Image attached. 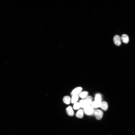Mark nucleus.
Wrapping results in <instances>:
<instances>
[{"label": "nucleus", "instance_id": "nucleus-1", "mask_svg": "<svg viewBox=\"0 0 135 135\" xmlns=\"http://www.w3.org/2000/svg\"><path fill=\"white\" fill-rule=\"evenodd\" d=\"M83 111L84 113L87 115H92L94 112L93 108L90 105L87 106L84 108Z\"/></svg>", "mask_w": 135, "mask_h": 135}, {"label": "nucleus", "instance_id": "nucleus-2", "mask_svg": "<svg viewBox=\"0 0 135 135\" xmlns=\"http://www.w3.org/2000/svg\"><path fill=\"white\" fill-rule=\"evenodd\" d=\"M94 115L97 120H100L103 117V113L102 111L99 109H96L94 111Z\"/></svg>", "mask_w": 135, "mask_h": 135}, {"label": "nucleus", "instance_id": "nucleus-3", "mask_svg": "<svg viewBox=\"0 0 135 135\" xmlns=\"http://www.w3.org/2000/svg\"><path fill=\"white\" fill-rule=\"evenodd\" d=\"M113 40L115 44L117 46L120 45L121 44V39L120 36L118 35L115 36L113 38Z\"/></svg>", "mask_w": 135, "mask_h": 135}, {"label": "nucleus", "instance_id": "nucleus-4", "mask_svg": "<svg viewBox=\"0 0 135 135\" xmlns=\"http://www.w3.org/2000/svg\"><path fill=\"white\" fill-rule=\"evenodd\" d=\"M82 88L81 87H78L75 88L71 92V95H77L80 93L81 92Z\"/></svg>", "mask_w": 135, "mask_h": 135}, {"label": "nucleus", "instance_id": "nucleus-5", "mask_svg": "<svg viewBox=\"0 0 135 135\" xmlns=\"http://www.w3.org/2000/svg\"><path fill=\"white\" fill-rule=\"evenodd\" d=\"M66 111L67 114L70 116H72L74 115V113L72 108L71 106L66 108Z\"/></svg>", "mask_w": 135, "mask_h": 135}, {"label": "nucleus", "instance_id": "nucleus-6", "mask_svg": "<svg viewBox=\"0 0 135 135\" xmlns=\"http://www.w3.org/2000/svg\"><path fill=\"white\" fill-rule=\"evenodd\" d=\"M102 102L95 101L92 102L91 106L93 108H97L100 107Z\"/></svg>", "mask_w": 135, "mask_h": 135}, {"label": "nucleus", "instance_id": "nucleus-7", "mask_svg": "<svg viewBox=\"0 0 135 135\" xmlns=\"http://www.w3.org/2000/svg\"><path fill=\"white\" fill-rule=\"evenodd\" d=\"M101 109L104 111H107L108 108V105L107 102L105 101L102 102L100 107Z\"/></svg>", "mask_w": 135, "mask_h": 135}, {"label": "nucleus", "instance_id": "nucleus-8", "mask_svg": "<svg viewBox=\"0 0 135 135\" xmlns=\"http://www.w3.org/2000/svg\"><path fill=\"white\" fill-rule=\"evenodd\" d=\"M121 40L124 43H128L129 41V38L128 35L124 34L123 35L121 38Z\"/></svg>", "mask_w": 135, "mask_h": 135}, {"label": "nucleus", "instance_id": "nucleus-9", "mask_svg": "<svg viewBox=\"0 0 135 135\" xmlns=\"http://www.w3.org/2000/svg\"><path fill=\"white\" fill-rule=\"evenodd\" d=\"M79 103L80 104L81 107L82 108H84L87 106H89L85 99H83L79 101Z\"/></svg>", "mask_w": 135, "mask_h": 135}, {"label": "nucleus", "instance_id": "nucleus-10", "mask_svg": "<svg viewBox=\"0 0 135 135\" xmlns=\"http://www.w3.org/2000/svg\"><path fill=\"white\" fill-rule=\"evenodd\" d=\"M84 113L83 110L80 109L78 111L76 114V116L79 118H82L84 116Z\"/></svg>", "mask_w": 135, "mask_h": 135}, {"label": "nucleus", "instance_id": "nucleus-11", "mask_svg": "<svg viewBox=\"0 0 135 135\" xmlns=\"http://www.w3.org/2000/svg\"><path fill=\"white\" fill-rule=\"evenodd\" d=\"M88 92L87 91H84L81 92L79 94V96L83 99L86 98L88 96Z\"/></svg>", "mask_w": 135, "mask_h": 135}, {"label": "nucleus", "instance_id": "nucleus-12", "mask_svg": "<svg viewBox=\"0 0 135 135\" xmlns=\"http://www.w3.org/2000/svg\"><path fill=\"white\" fill-rule=\"evenodd\" d=\"M63 101L65 103L67 104H69L71 101L70 97L68 96H65L63 97Z\"/></svg>", "mask_w": 135, "mask_h": 135}, {"label": "nucleus", "instance_id": "nucleus-13", "mask_svg": "<svg viewBox=\"0 0 135 135\" xmlns=\"http://www.w3.org/2000/svg\"><path fill=\"white\" fill-rule=\"evenodd\" d=\"M79 99L78 95H72L71 99V102L72 103L74 104Z\"/></svg>", "mask_w": 135, "mask_h": 135}, {"label": "nucleus", "instance_id": "nucleus-14", "mask_svg": "<svg viewBox=\"0 0 135 135\" xmlns=\"http://www.w3.org/2000/svg\"><path fill=\"white\" fill-rule=\"evenodd\" d=\"M89 105H90L93 102V98L91 96H88L85 99Z\"/></svg>", "mask_w": 135, "mask_h": 135}, {"label": "nucleus", "instance_id": "nucleus-15", "mask_svg": "<svg viewBox=\"0 0 135 135\" xmlns=\"http://www.w3.org/2000/svg\"><path fill=\"white\" fill-rule=\"evenodd\" d=\"M95 101L102 102V97L101 95L99 94H96L95 95Z\"/></svg>", "mask_w": 135, "mask_h": 135}, {"label": "nucleus", "instance_id": "nucleus-16", "mask_svg": "<svg viewBox=\"0 0 135 135\" xmlns=\"http://www.w3.org/2000/svg\"><path fill=\"white\" fill-rule=\"evenodd\" d=\"M81 107L79 102H76L74 103L73 105V108L75 110H78Z\"/></svg>", "mask_w": 135, "mask_h": 135}]
</instances>
